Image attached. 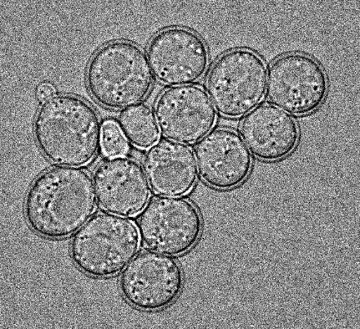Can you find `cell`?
Masks as SVG:
<instances>
[{
  "label": "cell",
  "mask_w": 360,
  "mask_h": 329,
  "mask_svg": "<svg viewBox=\"0 0 360 329\" xmlns=\"http://www.w3.org/2000/svg\"><path fill=\"white\" fill-rule=\"evenodd\" d=\"M101 146L103 154L108 158L124 156L128 153L129 145L125 136L115 121L108 120L103 125Z\"/></svg>",
  "instance_id": "2e32d148"
},
{
  "label": "cell",
  "mask_w": 360,
  "mask_h": 329,
  "mask_svg": "<svg viewBox=\"0 0 360 329\" xmlns=\"http://www.w3.org/2000/svg\"><path fill=\"white\" fill-rule=\"evenodd\" d=\"M34 135L50 163L83 166L98 153L103 125L96 111L84 100L57 94L40 105L34 120Z\"/></svg>",
  "instance_id": "7a4b0ae2"
},
{
  "label": "cell",
  "mask_w": 360,
  "mask_h": 329,
  "mask_svg": "<svg viewBox=\"0 0 360 329\" xmlns=\"http://www.w3.org/2000/svg\"><path fill=\"white\" fill-rule=\"evenodd\" d=\"M118 123L126 139L136 148L148 149L159 141V125L148 106L139 104L122 110Z\"/></svg>",
  "instance_id": "9a60e30c"
},
{
  "label": "cell",
  "mask_w": 360,
  "mask_h": 329,
  "mask_svg": "<svg viewBox=\"0 0 360 329\" xmlns=\"http://www.w3.org/2000/svg\"><path fill=\"white\" fill-rule=\"evenodd\" d=\"M153 75L143 50L134 43L118 40L94 55L86 79L96 103L105 108L122 109L133 107L148 96Z\"/></svg>",
  "instance_id": "3957f363"
},
{
  "label": "cell",
  "mask_w": 360,
  "mask_h": 329,
  "mask_svg": "<svg viewBox=\"0 0 360 329\" xmlns=\"http://www.w3.org/2000/svg\"><path fill=\"white\" fill-rule=\"evenodd\" d=\"M96 199L110 214L135 217L148 205L151 191L143 167L125 156L108 158L94 172Z\"/></svg>",
  "instance_id": "8fae6325"
},
{
  "label": "cell",
  "mask_w": 360,
  "mask_h": 329,
  "mask_svg": "<svg viewBox=\"0 0 360 329\" xmlns=\"http://www.w3.org/2000/svg\"><path fill=\"white\" fill-rule=\"evenodd\" d=\"M240 131L250 153L266 161L285 159L296 149L300 137L296 120L270 104L250 111L243 119Z\"/></svg>",
  "instance_id": "4fadbf2b"
},
{
  "label": "cell",
  "mask_w": 360,
  "mask_h": 329,
  "mask_svg": "<svg viewBox=\"0 0 360 329\" xmlns=\"http://www.w3.org/2000/svg\"><path fill=\"white\" fill-rule=\"evenodd\" d=\"M141 240L147 249L167 256L189 252L202 234V218L194 204L181 197H158L141 212Z\"/></svg>",
  "instance_id": "52a82bcc"
},
{
  "label": "cell",
  "mask_w": 360,
  "mask_h": 329,
  "mask_svg": "<svg viewBox=\"0 0 360 329\" xmlns=\"http://www.w3.org/2000/svg\"><path fill=\"white\" fill-rule=\"evenodd\" d=\"M148 60L159 82L181 86L204 77L210 65V54L199 35L186 28L171 27L150 40Z\"/></svg>",
  "instance_id": "30bf717a"
},
{
  "label": "cell",
  "mask_w": 360,
  "mask_h": 329,
  "mask_svg": "<svg viewBox=\"0 0 360 329\" xmlns=\"http://www.w3.org/2000/svg\"><path fill=\"white\" fill-rule=\"evenodd\" d=\"M328 89L326 72L316 60L305 54L283 56L267 73V97L288 113H314L326 101Z\"/></svg>",
  "instance_id": "8992f818"
},
{
  "label": "cell",
  "mask_w": 360,
  "mask_h": 329,
  "mask_svg": "<svg viewBox=\"0 0 360 329\" xmlns=\"http://www.w3.org/2000/svg\"><path fill=\"white\" fill-rule=\"evenodd\" d=\"M267 68L259 55L235 49L217 61L207 77V93L215 108L228 118L250 113L264 99Z\"/></svg>",
  "instance_id": "5b68a950"
},
{
  "label": "cell",
  "mask_w": 360,
  "mask_h": 329,
  "mask_svg": "<svg viewBox=\"0 0 360 329\" xmlns=\"http://www.w3.org/2000/svg\"><path fill=\"white\" fill-rule=\"evenodd\" d=\"M184 287L181 268L172 257L154 252L135 256L122 274L120 290L131 306L141 311L163 310Z\"/></svg>",
  "instance_id": "ba28073f"
},
{
  "label": "cell",
  "mask_w": 360,
  "mask_h": 329,
  "mask_svg": "<svg viewBox=\"0 0 360 329\" xmlns=\"http://www.w3.org/2000/svg\"><path fill=\"white\" fill-rule=\"evenodd\" d=\"M155 113L165 137L184 144H194L214 129L217 111L206 91L200 86H175L157 99Z\"/></svg>",
  "instance_id": "9c48e42d"
},
{
  "label": "cell",
  "mask_w": 360,
  "mask_h": 329,
  "mask_svg": "<svg viewBox=\"0 0 360 329\" xmlns=\"http://www.w3.org/2000/svg\"><path fill=\"white\" fill-rule=\"evenodd\" d=\"M200 177L212 188H236L250 175L252 159L245 141L235 131L218 129L207 134L196 147Z\"/></svg>",
  "instance_id": "7c38bea8"
},
{
  "label": "cell",
  "mask_w": 360,
  "mask_h": 329,
  "mask_svg": "<svg viewBox=\"0 0 360 329\" xmlns=\"http://www.w3.org/2000/svg\"><path fill=\"white\" fill-rule=\"evenodd\" d=\"M140 246L139 230L134 221L99 213L75 232L70 255L84 274L109 278L125 269L138 254Z\"/></svg>",
  "instance_id": "277c9868"
},
{
  "label": "cell",
  "mask_w": 360,
  "mask_h": 329,
  "mask_svg": "<svg viewBox=\"0 0 360 329\" xmlns=\"http://www.w3.org/2000/svg\"><path fill=\"white\" fill-rule=\"evenodd\" d=\"M96 197L94 183L87 171L77 167H54L30 186L24 204L25 219L44 239H65L94 216Z\"/></svg>",
  "instance_id": "6da1fadb"
},
{
  "label": "cell",
  "mask_w": 360,
  "mask_h": 329,
  "mask_svg": "<svg viewBox=\"0 0 360 329\" xmlns=\"http://www.w3.org/2000/svg\"><path fill=\"white\" fill-rule=\"evenodd\" d=\"M57 95V91L52 84L44 82L38 86L37 96L39 102L44 103Z\"/></svg>",
  "instance_id": "e0dca14e"
},
{
  "label": "cell",
  "mask_w": 360,
  "mask_h": 329,
  "mask_svg": "<svg viewBox=\"0 0 360 329\" xmlns=\"http://www.w3.org/2000/svg\"><path fill=\"white\" fill-rule=\"evenodd\" d=\"M143 165L152 190L161 197L186 196L196 184L199 170L194 151L179 142H157L147 151Z\"/></svg>",
  "instance_id": "5bb4252c"
}]
</instances>
